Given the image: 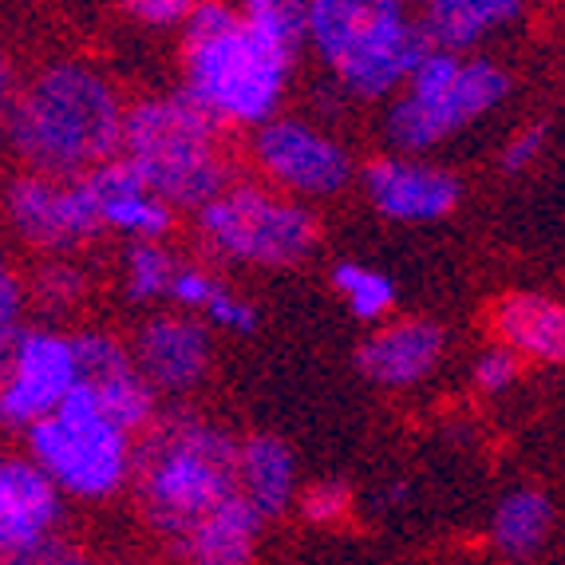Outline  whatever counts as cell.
I'll return each instance as SVG.
<instances>
[{
    "label": "cell",
    "instance_id": "12",
    "mask_svg": "<svg viewBox=\"0 0 565 565\" xmlns=\"http://www.w3.org/2000/svg\"><path fill=\"white\" fill-rule=\"evenodd\" d=\"M364 194L387 222L427 226V222H444L447 214H455L462 182L451 170H439L431 162L384 154L364 167Z\"/></svg>",
    "mask_w": 565,
    "mask_h": 565
},
{
    "label": "cell",
    "instance_id": "6",
    "mask_svg": "<svg viewBox=\"0 0 565 565\" xmlns=\"http://www.w3.org/2000/svg\"><path fill=\"white\" fill-rule=\"evenodd\" d=\"M29 459L56 482L64 499L104 502L131 479L135 444L115 424H107L95 392L79 380L56 412L24 431Z\"/></svg>",
    "mask_w": 565,
    "mask_h": 565
},
{
    "label": "cell",
    "instance_id": "14",
    "mask_svg": "<svg viewBox=\"0 0 565 565\" xmlns=\"http://www.w3.org/2000/svg\"><path fill=\"white\" fill-rule=\"evenodd\" d=\"M64 494L29 455L0 459V557H20L56 537Z\"/></svg>",
    "mask_w": 565,
    "mask_h": 565
},
{
    "label": "cell",
    "instance_id": "36",
    "mask_svg": "<svg viewBox=\"0 0 565 565\" xmlns=\"http://www.w3.org/2000/svg\"><path fill=\"white\" fill-rule=\"evenodd\" d=\"M399 4H404V9H412V4H419V9H424L427 0H399Z\"/></svg>",
    "mask_w": 565,
    "mask_h": 565
},
{
    "label": "cell",
    "instance_id": "21",
    "mask_svg": "<svg viewBox=\"0 0 565 565\" xmlns=\"http://www.w3.org/2000/svg\"><path fill=\"white\" fill-rule=\"evenodd\" d=\"M554 534V502L546 490L519 487L502 494L490 519V542L507 562H530Z\"/></svg>",
    "mask_w": 565,
    "mask_h": 565
},
{
    "label": "cell",
    "instance_id": "17",
    "mask_svg": "<svg viewBox=\"0 0 565 565\" xmlns=\"http://www.w3.org/2000/svg\"><path fill=\"white\" fill-rule=\"evenodd\" d=\"M265 519L242 494H230L206 519L170 542L179 565H254Z\"/></svg>",
    "mask_w": 565,
    "mask_h": 565
},
{
    "label": "cell",
    "instance_id": "3",
    "mask_svg": "<svg viewBox=\"0 0 565 565\" xmlns=\"http://www.w3.org/2000/svg\"><path fill=\"white\" fill-rule=\"evenodd\" d=\"M139 507L167 542L237 494V439L202 415L170 412L135 444Z\"/></svg>",
    "mask_w": 565,
    "mask_h": 565
},
{
    "label": "cell",
    "instance_id": "33",
    "mask_svg": "<svg viewBox=\"0 0 565 565\" xmlns=\"http://www.w3.org/2000/svg\"><path fill=\"white\" fill-rule=\"evenodd\" d=\"M546 147H550V127L546 122H530V127H522V131L502 147V170H507V174H522V170H530L546 154Z\"/></svg>",
    "mask_w": 565,
    "mask_h": 565
},
{
    "label": "cell",
    "instance_id": "31",
    "mask_svg": "<svg viewBox=\"0 0 565 565\" xmlns=\"http://www.w3.org/2000/svg\"><path fill=\"white\" fill-rule=\"evenodd\" d=\"M202 317H206L210 324H217V329H226V332H254L257 329V309L245 297H237L234 289H222L210 297V305L202 309Z\"/></svg>",
    "mask_w": 565,
    "mask_h": 565
},
{
    "label": "cell",
    "instance_id": "24",
    "mask_svg": "<svg viewBox=\"0 0 565 565\" xmlns=\"http://www.w3.org/2000/svg\"><path fill=\"white\" fill-rule=\"evenodd\" d=\"M332 289L344 297L349 312L356 321H384L387 312L396 309V281L372 265L360 262H340L332 269Z\"/></svg>",
    "mask_w": 565,
    "mask_h": 565
},
{
    "label": "cell",
    "instance_id": "15",
    "mask_svg": "<svg viewBox=\"0 0 565 565\" xmlns=\"http://www.w3.org/2000/svg\"><path fill=\"white\" fill-rule=\"evenodd\" d=\"M447 349V332L435 321H392L380 324L356 349V367L367 384L376 387H415L431 376Z\"/></svg>",
    "mask_w": 565,
    "mask_h": 565
},
{
    "label": "cell",
    "instance_id": "35",
    "mask_svg": "<svg viewBox=\"0 0 565 565\" xmlns=\"http://www.w3.org/2000/svg\"><path fill=\"white\" fill-rule=\"evenodd\" d=\"M12 92H17V87H12V60H9V52L0 47V107L9 104Z\"/></svg>",
    "mask_w": 565,
    "mask_h": 565
},
{
    "label": "cell",
    "instance_id": "37",
    "mask_svg": "<svg viewBox=\"0 0 565 565\" xmlns=\"http://www.w3.org/2000/svg\"><path fill=\"white\" fill-rule=\"evenodd\" d=\"M0 459H4V455H0Z\"/></svg>",
    "mask_w": 565,
    "mask_h": 565
},
{
    "label": "cell",
    "instance_id": "25",
    "mask_svg": "<svg viewBox=\"0 0 565 565\" xmlns=\"http://www.w3.org/2000/svg\"><path fill=\"white\" fill-rule=\"evenodd\" d=\"M87 289H92L87 269L72 262V257H47V262L36 265V274L29 277V301L44 317H64V312L79 309Z\"/></svg>",
    "mask_w": 565,
    "mask_h": 565
},
{
    "label": "cell",
    "instance_id": "13",
    "mask_svg": "<svg viewBox=\"0 0 565 565\" xmlns=\"http://www.w3.org/2000/svg\"><path fill=\"white\" fill-rule=\"evenodd\" d=\"M131 360L159 396H186L210 372V332L194 317L159 312L147 317L127 344Z\"/></svg>",
    "mask_w": 565,
    "mask_h": 565
},
{
    "label": "cell",
    "instance_id": "22",
    "mask_svg": "<svg viewBox=\"0 0 565 565\" xmlns=\"http://www.w3.org/2000/svg\"><path fill=\"white\" fill-rule=\"evenodd\" d=\"M84 384L95 392L99 415H104L107 424L119 427L122 435H131V439L142 431H151L154 419H159V392L147 384V376L135 367V360L99 380H84Z\"/></svg>",
    "mask_w": 565,
    "mask_h": 565
},
{
    "label": "cell",
    "instance_id": "34",
    "mask_svg": "<svg viewBox=\"0 0 565 565\" xmlns=\"http://www.w3.org/2000/svg\"><path fill=\"white\" fill-rule=\"evenodd\" d=\"M0 565H92L79 550L64 546V542H44V546L29 550V554H20V557H0Z\"/></svg>",
    "mask_w": 565,
    "mask_h": 565
},
{
    "label": "cell",
    "instance_id": "9",
    "mask_svg": "<svg viewBox=\"0 0 565 565\" xmlns=\"http://www.w3.org/2000/svg\"><path fill=\"white\" fill-rule=\"evenodd\" d=\"M510 95V72L487 56H462L459 76L431 95H407L387 111V142L404 154H419L439 147L444 139L471 127L487 111L502 104Z\"/></svg>",
    "mask_w": 565,
    "mask_h": 565
},
{
    "label": "cell",
    "instance_id": "28",
    "mask_svg": "<svg viewBox=\"0 0 565 565\" xmlns=\"http://www.w3.org/2000/svg\"><path fill=\"white\" fill-rule=\"evenodd\" d=\"M292 507L301 510V519L309 526H337L352 510V487L340 479H321L312 482V487H305Z\"/></svg>",
    "mask_w": 565,
    "mask_h": 565
},
{
    "label": "cell",
    "instance_id": "5",
    "mask_svg": "<svg viewBox=\"0 0 565 565\" xmlns=\"http://www.w3.org/2000/svg\"><path fill=\"white\" fill-rule=\"evenodd\" d=\"M305 40L356 99L404 92L419 60L431 52L424 29L399 0H309Z\"/></svg>",
    "mask_w": 565,
    "mask_h": 565
},
{
    "label": "cell",
    "instance_id": "8",
    "mask_svg": "<svg viewBox=\"0 0 565 565\" xmlns=\"http://www.w3.org/2000/svg\"><path fill=\"white\" fill-rule=\"evenodd\" d=\"M4 222L20 245L44 257H72L104 234L99 199L84 179H52L20 170L4 186Z\"/></svg>",
    "mask_w": 565,
    "mask_h": 565
},
{
    "label": "cell",
    "instance_id": "4",
    "mask_svg": "<svg viewBox=\"0 0 565 565\" xmlns=\"http://www.w3.org/2000/svg\"><path fill=\"white\" fill-rule=\"evenodd\" d=\"M222 122L202 111L186 92L147 95L127 107L122 119V159L139 170L154 199L170 210H194L214 202L234 182Z\"/></svg>",
    "mask_w": 565,
    "mask_h": 565
},
{
    "label": "cell",
    "instance_id": "29",
    "mask_svg": "<svg viewBox=\"0 0 565 565\" xmlns=\"http://www.w3.org/2000/svg\"><path fill=\"white\" fill-rule=\"evenodd\" d=\"M519 372H522V360L514 356L507 344H494V349H487L479 360H475L471 380H475V387H479V392H487V396H499V392H507V387L519 380Z\"/></svg>",
    "mask_w": 565,
    "mask_h": 565
},
{
    "label": "cell",
    "instance_id": "19",
    "mask_svg": "<svg viewBox=\"0 0 565 565\" xmlns=\"http://www.w3.org/2000/svg\"><path fill=\"white\" fill-rule=\"evenodd\" d=\"M237 494L262 519H277L297 502V459L285 439L262 431L237 444Z\"/></svg>",
    "mask_w": 565,
    "mask_h": 565
},
{
    "label": "cell",
    "instance_id": "30",
    "mask_svg": "<svg viewBox=\"0 0 565 565\" xmlns=\"http://www.w3.org/2000/svg\"><path fill=\"white\" fill-rule=\"evenodd\" d=\"M222 289V281H217L210 269H202V265H182L174 269V281H170V301L179 305V309H194L202 312L210 305V297Z\"/></svg>",
    "mask_w": 565,
    "mask_h": 565
},
{
    "label": "cell",
    "instance_id": "16",
    "mask_svg": "<svg viewBox=\"0 0 565 565\" xmlns=\"http://www.w3.org/2000/svg\"><path fill=\"white\" fill-rule=\"evenodd\" d=\"M87 182L99 199L104 230H111V234H122L127 242H162L174 230V210L162 199H154L147 182L139 179V170L122 154L95 167Z\"/></svg>",
    "mask_w": 565,
    "mask_h": 565
},
{
    "label": "cell",
    "instance_id": "10",
    "mask_svg": "<svg viewBox=\"0 0 565 565\" xmlns=\"http://www.w3.org/2000/svg\"><path fill=\"white\" fill-rule=\"evenodd\" d=\"M79 384L72 332L56 324H24L0 376V431H29L56 412Z\"/></svg>",
    "mask_w": 565,
    "mask_h": 565
},
{
    "label": "cell",
    "instance_id": "20",
    "mask_svg": "<svg viewBox=\"0 0 565 565\" xmlns=\"http://www.w3.org/2000/svg\"><path fill=\"white\" fill-rule=\"evenodd\" d=\"M519 17L522 0H427L419 29L431 40V47H447L462 56Z\"/></svg>",
    "mask_w": 565,
    "mask_h": 565
},
{
    "label": "cell",
    "instance_id": "27",
    "mask_svg": "<svg viewBox=\"0 0 565 565\" xmlns=\"http://www.w3.org/2000/svg\"><path fill=\"white\" fill-rule=\"evenodd\" d=\"M24 312H29V281L12 257L0 249V376L12 360L20 332H24Z\"/></svg>",
    "mask_w": 565,
    "mask_h": 565
},
{
    "label": "cell",
    "instance_id": "23",
    "mask_svg": "<svg viewBox=\"0 0 565 565\" xmlns=\"http://www.w3.org/2000/svg\"><path fill=\"white\" fill-rule=\"evenodd\" d=\"M174 254L162 242H131L122 249V297L135 305L162 301L174 281Z\"/></svg>",
    "mask_w": 565,
    "mask_h": 565
},
{
    "label": "cell",
    "instance_id": "26",
    "mask_svg": "<svg viewBox=\"0 0 565 565\" xmlns=\"http://www.w3.org/2000/svg\"><path fill=\"white\" fill-rule=\"evenodd\" d=\"M305 12H309V0H242L237 4V17L249 29L277 40L281 47H289L292 56L305 44Z\"/></svg>",
    "mask_w": 565,
    "mask_h": 565
},
{
    "label": "cell",
    "instance_id": "18",
    "mask_svg": "<svg viewBox=\"0 0 565 565\" xmlns=\"http://www.w3.org/2000/svg\"><path fill=\"white\" fill-rule=\"evenodd\" d=\"M494 332L519 360L565 364V301L546 292H507L494 305Z\"/></svg>",
    "mask_w": 565,
    "mask_h": 565
},
{
    "label": "cell",
    "instance_id": "11",
    "mask_svg": "<svg viewBox=\"0 0 565 565\" xmlns=\"http://www.w3.org/2000/svg\"><path fill=\"white\" fill-rule=\"evenodd\" d=\"M254 162L289 199H332L349 186L352 159L332 135L312 122L274 115L254 131Z\"/></svg>",
    "mask_w": 565,
    "mask_h": 565
},
{
    "label": "cell",
    "instance_id": "32",
    "mask_svg": "<svg viewBox=\"0 0 565 565\" xmlns=\"http://www.w3.org/2000/svg\"><path fill=\"white\" fill-rule=\"evenodd\" d=\"M202 0H122V12L147 29H182Z\"/></svg>",
    "mask_w": 565,
    "mask_h": 565
},
{
    "label": "cell",
    "instance_id": "7",
    "mask_svg": "<svg viewBox=\"0 0 565 565\" xmlns=\"http://www.w3.org/2000/svg\"><path fill=\"white\" fill-rule=\"evenodd\" d=\"M194 226L217 257L262 269L301 265L321 242V222L305 202L257 182H230L194 214Z\"/></svg>",
    "mask_w": 565,
    "mask_h": 565
},
{
    "label": "cell",
    "instance_id": "2",
    "mask_svg": "<svg viewBox=\"0 0 565 565\" xmlns=\"http://www.w3.org/2000/svg\"><path fill=\"white\" fill-rule=\"evenodd\" d=\"M289 67V47L249 29L226 0H202L182 24V92L222 127L274 119Z\"/></svg>",
    "mask_w": 565,
    "mask_h": 565
},
{
    "label": "cell",
    "instance_id": "1",
    "mask_svg": "<svg viewBox=\"0 0 565 565\" xmlns=\"http://www.w3.org/2000/svg\"><path fill=\"white\" fill-rule=\"evenodd\" d=\"M119 87L84 60H56L40 67L0 107V139L20 170L52 179H84L122 151Z\"/></svg>",
    "mask_w": 565,
    "mask_h": 565
}]
</instances>
